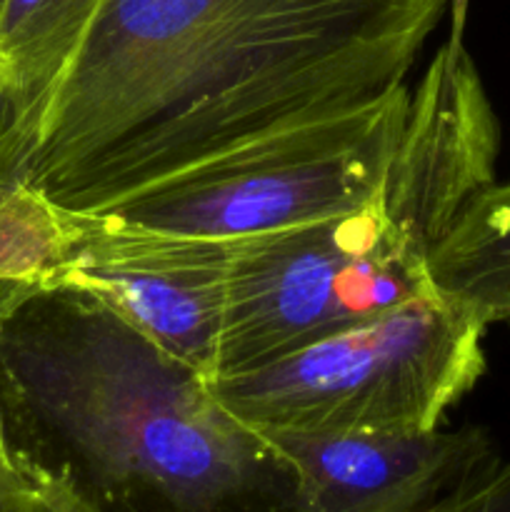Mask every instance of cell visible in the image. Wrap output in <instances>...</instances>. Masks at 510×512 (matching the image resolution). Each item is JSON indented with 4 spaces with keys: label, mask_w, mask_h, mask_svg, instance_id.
I'll use <instances>...</instances> for the list:
<instances>
[{
    "label": "cell",
    "mask_w": 510,
    "mask_h": 512,
    "mask_svg": "<svg viewBox=\"0 0 510 512\" xmlns=\"http://www.w3.org/2000/svg\"><path fill=\"white\" fill-rule=\"evenodd\" d=\"M448 0H103L18 178L98 213L408 83Z\"/></svg>",
    "instance_id": "obj_1"
},
{
    "label": "cell",
    "mask_w": 510,
    "mask_h": 512,
    "mask_svg": "<svg viewBox=\"0 0 510 512\" xmlns=\"http://www.w3.org/2000/svg\"><path fill=\"white\" fill-rule=\"evenodd\" d=\"M0 418L25 475L105 512H295L293 475L210 378L73 288H0Z\"/></svg>",
    "instance_id": "obj_2"
},
{
    "label": "cell",
    "mask_w": 510,
    "mask_h": 512,
    "mask_svg": "<svg viewBox=\"0 0 510 512\" xmlns=\"http://www.w3.org/2000/svg\"><path fill=\"white\" fill-rule=\"evenodd\" d=\"M495 158L498 143L478 115L450 100H415L373 200L230 240L215 375L280 358L435 293L430 255L470 200L495 183Z\"/></svg>",
    "instance_id": "obj_3"
},
{
    "label": "cell",
    "mask_w": 510,
    "mask_h": 512,
    "mask_svg": "<svg viewBox=\"0 0 510 512\" xmlns=\"http://www.w3.org/2000/svg\"><path fill=\"white\" fill-rule=\"evenodd\" d=\"M488 325L440 290L238 373L215 398L255 430L423 433L475 388Z\"/></svg>",
    "instance_id": "obj_4"
},
{
    "label": "cell",
    "mask_w": 510,
    "mask_h": 512,
    "mask_svg": "<svg viewBox=\"0 0 510 512\" xmlns=\"http://www.w3.org/2000/svg\"><path fill=\"white\" fill-rule=\"evenodd\" d=\"M408 83L288 125L123 195L98 213L220 240L345 213L378 195L410 110Z\"/></svg>",
    "instance_id": "obj_5"
},
{
    "label": "cell",
    "mask_w": 510,
    "mask_h": 512,
    "mask_svg": "<svg viewBox=\"0 0 510 512\" xmlns=\"http://www.w3.org/2000/svg\"><path fill=\"white\" fill-rule=\"evenodd\" d=\"M73 240L45 288L93 295L150 340L213 378L228 308L230 240L75 213Z\"/></svg>",
    "instance_id": "obj_6"
},
{
    "label": "cell",
    "mask_w": 510,
    "mask_h": 512,
    "mask_svg": "<svg viewBox=\"0 0 510 512\" xmlns=\"http://www.w3.org/2000/svg\"><path fill=\"white\" fill-rule=\"evenodd\" d=\"M258 433L293 475L295 512H423L500 463L480 428Z\"/></svg>",
    "instance_id": "obj_7"
},
{
    "label": "cell",
    "mask_w": 510,
    "mask_h": 512,
    "mask_svg": "<svg viewBox=\"0 0 510 512\" xmlns=\"http://www.w3.org/2000/svg\"><path fill=\"white\" fill-rule=\"evenodd\" d=\"M430 278L485 325L510 320V183L470 200L430 255Z\"/></svg>",
    "instance_id": "obj_8"
},
{
    "label": "cell",
    "mask_w": 510,
    "mask_h": 512,
    "mask_svg": "<svg viewBox=\"0 0 510 512\" xmlns=\"http://www.w3.org/2000/svg\"><path fill=\"white\" fill-rule=\"evenodd\" d=\"M100 5L103 0H3L0 53L13 75L15 108L33 135Z\"/></svg>",
    "instance_id": "obj_9"
},
{
    "label": "cell",
    "mask_w": 510,
    "mask_h": 512,
    "mask_svg": "<svg viewBox=\"0 0 510 512\" xmlns=\"http://www.w3.org/2000/svg\"><path fill=\"white\" fill-rule=\"evenodd\" d=\"M73 240L70 210L20 178L0 180V288L43 285Z\"/></svg>",
    "instance_id": "obj_10"
},
{
    "label": "cell",
    "mask_w": 510,
    "mask_h": 512,
    "mask_svg": "<svg viewBox=\"0 0 510 512\" xmlns=\"http://www.w3.org/2000/svg\"><path fill=\"white\" fill-rule=\"evenodd\" d=\"M423 512H510V463H498Z\"/></svg>",
    "instance_id": "obj_11"
},
{
    "label": "cell",
    "mask_w": 510,
    "mask_h": 512,
    "mask_svg": "<svg viewBox=\"0 0 510 512\" xmlns=\"http://www.w3.org/2000/svg\"><path fill=\"white\" fill-rule=\"evenodd\" d=\"M35 135L20 118L10 90L0 95V180L18 178Z\"/></svg>",
    "instance_id": "obj_12"
},
{
    "label": "cell",
    "mask_w": 510,
    "mask_h": 512,
    "mask_svg": "<svg viewBox=\"0 0 510 512\" xmlns=\"http://www.w3.org/2000/svg\"><path fill=\"white\" fill-rule=\"evenodd\" d=\"M28 480L33 485L28 512H105L93 500L85 498L78 488H73L68 480L45 473H30Z\"/></svg>",
    "instance_id": "obj_13"
},
{
    "label": "cell",
    "mask_w": 510,
    "mask_h": 512,
    "mask_svg": "<svg viewBox=\"0 0 510 512\" xmlns=\"http://www.w3.org/2000/svg\"><path fill=\"white\" fill-rule=\"evenodd\" d=\"M30 500H33V485L10 453L3 418H0V512H28Z\"/></svg>",
    "instance_id": "obj_14"
},
{
    "label": "cell",
    "mask_w": 510,
    "mask_h": 512,
    "mask_svg": "<svg viewBox=\"0 0 510 512\" xmlns=\"http://www.w3.org/2000/svg\"><path fill=\"white\" fill-rule=\"evenodd\" d=\"M450 3H453V38H460V35H463L468 0H450Z\"/></svg>",
    "instance_id": "obj_15"
},
{
    "label": "cell",
    "mask_w": 510,
    "mask_h": 512,
    "mask_svg": "<svg viewBox=\"0 0 510 512\" xmlns=\"http://www.w3.org/2000/svg\"><path fill=\"white\" fill-rule=\"evenodd\" d=\"M8 90H13V75H10L8 60L0 53V95H5Z\"/></svg>",
    "instance_id": "obj_16"
},
{
    "label": "cell",
    "mask_w": 510,
    "mask_h": 512,
    "mask_svg": "<svg viewBox=\"0 0 510 512\" xmlns=\"http://www.w3.org/2000/svg\"><path fill=\"white\" fill-rule=\"evenodd\" d=\"M0 8H3V0H0Z\"/></svg>",
    "instance_id": "obj_17"
}]
</instances>
